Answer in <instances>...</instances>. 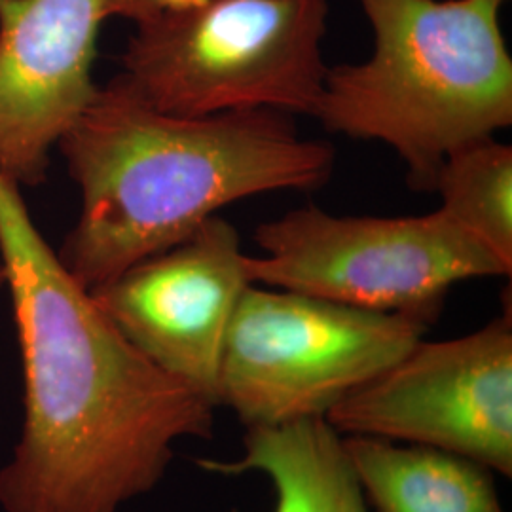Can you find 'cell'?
<instances>
[{"label": "cell", "mask_w": 512, "mask_h": 512, "mask_svg": "<svg viewBox=\"0 0 512 512\" xmlns=\"http://www.w3.org/2000/svg\"><path fill=\"white\" fill-rule=\"evenodd\" d=\"M0 255L25 384L21 439L0 469V509L118 512L158 486L179 440L213 435L215 404L116 329L2 171Z\"/></svg>", "instance_id": "1"}, {"label": "cell", "mask_w": 512, "mask_h": 512, "mask_svg": "<svg viewBox=\"0 0 512 512\" xmlns=\"http://www.w3.org/2000/svg\"><path fill=\"white\" fill-rule=\"evenodd\" d=\"M82 194L57 253L93 291L181 243L230 203L327 183L336 152L304 139L287 112L177 116L147 103L118 74L57 143Z\"/></svg>", "instance_id": "2"}, {"label": "cell", "mask_w": 512, "mask_h": 512, "mask_svg": "<svg viewBox=\"0 0 512 512\" xmlns=\"http://www.w3.org/2000/svg\"><path fill=\"white\" fill-rule=\"evenodd\" d=\"M374 33L363 63L329 67L313 118L395 150L414 190L444 158L512 124L509 0H357Z\"/></svg>", "instance_id": "3"}, {"label": "cell", "mask_w": 512, "mask_h": 512, "mask_svg": "<svg viewBox=\"0 0 512 512\" xmlns=\"http://www.w3.org/2000/svg\"><path fill=\"white\" fill-rule=\"evenodd\" d=\"M327 18L329 0H183L133 19L120 76L167 114L313 116Z\"/></svg>", "instance_id": "4"}, {"label": "cell", "mask_w": 512, "mask_h": 512, "mask_svg": "<svg viewBox=\"0 0 512 512\" xmlns=\"http://www.w3.org/2000/svg\"><path fill=\"white\" fill-rule=\"evenodd\" d=\"M255 243L264 255L245 256L255 285L429 325L454 285L512 272L439 209L423 217H336L310 203L258 224Z\"/></svg>", "instance_id": "5"}, {"label": "cell", "mask_w": 512, "mask_h": 512, "mask_svg": "<svg viewBox=\"0 0 512 512\" xmlns=\"http://www.w3.org/2000/svg\"><path fill=\"white\" fill-rule=\"evenodd\" d=\"M429 323L251 283L220 361L217 404L247 427L327 418L414 348Z\"/></svg>", "instance_id": "6"}, {"label": "cell", "mask_w": 512, "mask_h": 512, "mask_svg": "<svg viewBox=\"0 0 512 512\" xmlns=\"http://www.w3.org/2000/svg\"><path fill=\"white\" fill-rule=\"evenodd\" d=\"M327 420L348 437L406 440L511 476V313L456 340H420Z\"/></svg>", "instance_id": "7"}, {"label": "cell", "mask_w": 512, "mask_h": 512, "mask_svg": "<svg viewBox=\"0 0 512 512\" xmlns=\"http://www.w3.org/2000/svg\"><path fill=\"white\" fill-rule=\"evenodd\" d=\"M245 256L238 230L215 215L90 293L150 363L219 406L226 334L251 285Z\"/></svg>", "instance_id": "8"}, {"label": "cell", "mask_w": 512, "mask_h": 512, "mask_svg": "<svg viewBox=\"0 0 512 512\" xmlns=\"http://www.w3.org/2000/svg\"><path fill=\"white\" fill-rule=\"evenodd\" d=\"M107 0H0V171L46 181L52 150L92 103Z\"/></svg>", "instance_id": "9"}, {"label": "cell", "mask_w": 512, "mask_h": 512, "mask_svg": "<svg viewBox=\"0 0 512 512\" xmlns=\"http://www.w3.org/2000/svg\"><path fill=\"white\" fill-rule=\"evenodd\" d=\"M236 461H198L219 475L256 471L275 490V512H368L344 439L327 418L247 427Z\"/></svg>", "instance_id": "10"}, {"label": "cell", "mask_w": 512, "mask_h": 512, "mask_svg": "<svg viewBox=\"0 0 512 512\" xmlns=\"http://www.w3.org/2000/svg\"><path fill=\"white\" fill-rule=\"evenodd\" d=\"M351 467L378 512H503L488 469L427 446L349 435Z\"/></svg>", "instance_id": "11"}, {"label": "cell", "mask_w": 512, "mask_h": 512, "mask_svg": "<svg viewBox=\"0 0 512 512\" xmlns=\"http://www.w3.org/2000/svg\"><path fill=\"white\" fill-rule=\"evenodd\" d=\"M433 192L439 211L512 266V147L486 137L450 152Z\"/></svg>", "instance_id": "12"}, {"label": "cell", "mask_w": 512, "mask_h": 512, "mask_svg": "<svg viewBox=\"0 0 512 512\" xmlns=\"http://www.w3.org/2000/svg\"><path fill=\"white\" fill-rule=\"evenodd\" d=\"M2 289H6V268H4V260H2V255H0V291Z\"/></svg>", "instance_id": "13"}]
</instances>
